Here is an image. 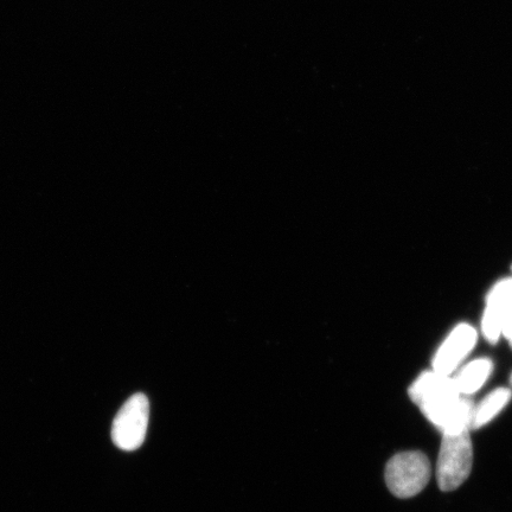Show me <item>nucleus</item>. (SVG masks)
<instances>
[{
	"label": "nucleus",
	"mask_w": 512,
	"mask_h": 512,
	"mask_svg": "<svg viewBox=\"0 0 512 512\" xmlns=\"http://www.w3.org/2000/svg\"><path fill=\"white\" fill-rule=\"evenodd\" d=\"M492 373V362L488 358H478L459 371L454 382L462 395H472L482 388Z\"/></svg>",
	"instance_id": "6"
},
{
	"label": "nucleus",
	"mask_w": 512,
	"mask_h": 512,
	"mask_svg": "<svg viewBox=\"0 0 512 512\" xmlns=\"http://www.w3.org/2000/svg\"><path fill=\"white\" fill-rule=\"evenodd\" d=\"M473 447L469 431L445 433L439 452L437 476L440 489L453 491L470 476Z\"/></svg>",
	"instance_id": "2"
},
{
	"label": "nucleus",
	"mask_w": 512,
	"mask_h": 512,
	"mask_svg": "<svg viewBox=\"0 0 512 512\" xmlns=\"http://www.w3.org/2000/svg\"><path fill=\"white\" fill-rule=\"evenodd\" d=\"M511 400V392L507 388H498L475 406L471 428H480L489 424L507 407Z\"/></svg>",
	"instance_id": "7"
},
{
	"label": "nucleus",
	"mask_w": 512,
	"mask_h": 512,
	"mask_svg": "<svg viewBox=\"0 0 512 512\" xmlns=\"http://www.w3.org/2000/svg\"><path fill=\"white\" fill-rule=\"evenodd\" d=\"M508 306L503 304H488L483 317L482 330L490 343H496L502 336L505 316Z\"/></svg>",
	"instance_id": "8"
},
{
	"label": "nucleus",
	"mask_w": 512,
	"mask_h": 512,
	"mask_svg": "<svg viewBox=\"0 0 512 512\" xmlns=\"http://www.w3.org/2000/svg\"><path fill=\"white\" fill-rule=\"evenodd\" d=\"M150 403L146 395L131 396L115 416L112 440L120 450L132 452L144 444L149 426Z\"/></svg>",
	"instance_id": "4"
},
{
	"label": "nucleus",
	"mask_w": 512,
	"mask_h": 512,
	"mask_svg": "<svg viewBox=\"0 0 512 512\" xmlns=\"http://www.w3.org/2000/svg\"><path fill=\"white\" fill-rule=\"evenodd\" d=\"M488 304L512 305V278L499 281L486 297Z\"/></svg>",
	"instance_id": "9"
},
{
	"label": "nucleus",
	"mask_w": 512,
	"mask_h": 512,
	"mask_svg": "<svg viewBox=\"0 0 512 512\" xmlns=\"http://www.w3.org/2000/svg\"><path fill=\"white\" fill-rule=\"evenodd\" d=\"M511 271H512V266H511Z\"/></svg>",
	"instance_id": "12"
},
{
	"label": "nucleus",
	"mask_w": 512,
	"mask_h": 512,
	"mask_svg": "<svg viewBox=\"0 0 512 512\" xmlns=\"http://www.w3.org/2000/svg\"><path fill=\"white\" fill-rule=\"evenodd\" d=\"M431 463L426 454L408 451L396 454L386 467V483L399 498L414 497L426 488L431 478Z\"/></svg>",
	"instance_id": "3"
},
{
	"label": "nucleus",
	"mask_w": 512,
	"mask_h": 512,
	"mask_svg": "<svg viewBox=\"0 0 512 512\" xmlns=\"http://www.w3.org/2000/svg\"><path fill=\"white\" fill-rule=\"evenodd\" d=\"M477 343V332L472 326L460 324L454 329L433 360V371L440 375L451 376Z\"/></svg>",
	"instance_id": "5"
},
{
	"label": "nucleus",
	"mask_w": 512,
	"mask_h": 512,
	"mask_svg": "<svg viewBox=\"0 0 512 512\" xmlns=\"http://www.w3.org/2000/svg\"><path fill=\"white\" fill-rule=\"evenodd\" d=\"M507 306V316H505L502 335L508 339L512 348V305Z\"/></svg>",
	"instance_id": "10"
},
{
	"label": "nucleus",
	"mask_w": 512,
	"mask_h": 512,
	"mask_svg": "<svg viewBox=\"0 0 512 512\" xmlns=\"http://www.w3.org/2000/svg\"><path fill=\"white\" fill-rule=\"evenodd\" d=\"M511 383H512V377H511Z\"/></svg>",
	"instance_id": "11"
},
{
	"label": "nucleus",
	"mask_w": 512,
	"mask_h": 512,
	"mask_svg": "<svg viewBox=\"0 0 512 512\" xmlns=\"http://www.w3.org/2000/svg\"><path fill=\"white\" fill-rule=\"evenodd\" d=\"M409 396L443 434L470 430L475 405L459 393L453 377L427 371L409 388Z\"/></svg>",
	"instance_id": "1"
}]
</instances>
